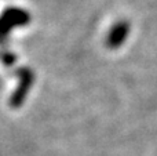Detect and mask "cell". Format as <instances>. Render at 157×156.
Segmentation results:
<instances>
[{
	"instance_id": "obj_2",
	"label": "cell",
	"mask_w": 157,
	"mask_h": 156,
	"mask_svg": "<svg viewBox=\"0 0 157 156\" xmlns=\"http://www.w3.org/2000/svg\"><path fill=\"white\" fill-rule=\"evenodd\" d=\"M19 75L22 76V80H21V86H19L18 91H17V94L11 98V104L14 105V107H17V105H19L22 102V99H24L25 94H26V88L30 87V84H32V72L29 71V69H22L21 72H19Z\"/></svg>"
},
{
	"instance_id": "obj_1",
	"label": "cell",
	"mask_w": 157,
	"mask_h": 156,
	"mask_svg": "<svg viewBox=\"0 0 157 156\" xmlns=\"http://www.w3.org/2000/svg\"><path fill=\"white\" fill-rule=\"evenodd\" d=\"M128 32H130V24L127 21H120L112 28L110 33L108 36V46L110 49H116V47H120V44L127 39Z\"/></svg>"
}]
</instances>
